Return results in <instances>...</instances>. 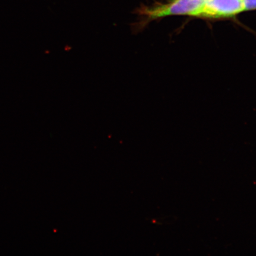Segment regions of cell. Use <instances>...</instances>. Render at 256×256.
<instances>
[{
  "label": "cell",
  "mask_w": 256,
  "mask_h": 256,
  "mask_svg": "<svg viewBox=\"0 0 256 256\" xmlns=\"http://www.w3.org/2000/svg\"><path fill=\"white\" fill-rule=\"evenodd\" d=\"M207 0H172L168 3L156 2L152 6L140 5L134 12L137 16L131 24L134 34L142 32L151 22L168 16H190L200 18Z\"/></svg>",
  "instance_id": "1"
},
{
  "label": "cell",
  "mask_w": 256,
  "mask_h": 256,
  "mask_svg": "<svg viewBox=\"0 0 256 256\" xmlns=\"http://www.w3.org/2000/svg\"><path fill=\"white\" fill-rule=\"evenodd\" d=\"M243 12V0H207L200 18H230Z\"/></svg>",
  "instance_id": "2"
},
{
  "label": "cell",
  "mask_w": 256,
  "mask_h": 256,
  "mask_svg": "<svg viewBox=\"0 0 256 256\" xmlns=\"http://www.w3.org/2000/svg\"><path fill=\"white\" fill-rule=\"evenodd\" d=\"M244 12L256 10V0H243Z\"/></svg>",
  "instance_id": "3"
}]
</instances>
